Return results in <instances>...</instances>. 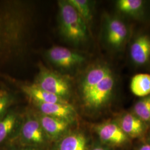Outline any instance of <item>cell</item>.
<instances>
[{"mask_svg": "<svg viewBox=\"0 0 150 150\" xmlns=\"http://www.w3.org/2000/svg\"><path fill=\"white\" fill-rule=\"evenodd\" d=\"M91 150H108V149L102 146H96L93 148Z\"/></svg>", "mask_w": 150, "mask_h": 150, "instance_id": "cell-21", "label": "cell"}, {"mask_svg": "<svg viewBox=\"0 0 150 150\" xmlns=\"http://www.w3.org/2000/svg\"><path fill=\"white\" fill-rule=\"evenodd\" d=\"M86 139L79 132L70 133L65 135L59 141L58 150H86Z\"/></svg>", "mask_w": 150, "mask_h": 150, "instance_id": "cell-14", "label": "cell"}, {"mask_svg": "<svg viewBox=\"0 0 150 150\" xmlns=\"http://www.w3.org/2000/svg\"><path fill=\"white\" fill-rule=\"evenodd\" d=\"M35 84L43 90L64 100L70 95L71 87L69 81L46 69L41 70Z\"/></svg>", "mask_w": 150, "mask_h": 150, "instance_id": "cell-3", "label": "cell"}, {"mask_svg": "<svg viewBox=\"0 0 150 150\" xmlns=\"http://www.w3.org/2000/svg\"><path fill=\"white\" fill-rule=\"evenodd\" d=\"M13 101V97L6 90H0V119L7 112V109Z\"/></svg>", "mask_w": 150, "mask_h": 150, "instance_id": "cell-19", "label": "cell"}, {"mask_svg": "<svg viewBox=\"0 0 150 150\" xmlns=\"http://www.w3.org/2000/svg\"><path fill=\"white\" fill-rule=\"evenodd\" d=\"M134 112L142 121H150V95L145 97L134 105Z\"/></svg>", "mask_w": 150, "mask_h": 150, "instance_id": "cell-17", "label": "cell"}, {"mask_svg": "<svg viewBox=\"0 0 150 150\" xmlns=\"http://www.w3.org/2000/svg\"><path fill=\"white\" fill-rule=\"evenodd\" d=\"M115 86V79L111 71L102 80L82 93V99L86 107L97 109L102 107L112 96Z\"/></svg>", "mask_w": 150, "mask_h": 150, "instance_id": "cell-2", "label": "cell"}, {"mask_svg": "<svg viewBox=\"0 0 150 150\" xmlns=\"http://www.w3.org/2000/svg\"><path fill=\"white\" fill-rule=\"evenodd\" d=\"M130 88L135 96L146 97L150 95V75L139 74L134 76L131 81Z\"/></svg>", "mask_w": 150, "mask_h": 150, "instance_id": "cell-15", "label": "cell"}, {"mask_svg": "<svg viewBox=\"0 0 150 150\" xmlns=\"http://www.w3.org/2000/svg\"><path fill=\"white\" fill-rule=\"evenodd\" d=\"M47 57L53 64L62 68H71L85 61L82 55L61 46L50 48L47 51Z\"/></svg>", "mask_w": 150, "mask_h": 150, "instance_id": "cell-6", "label": "cell"}, {"mask_svg": "<svg viewBox=\"0 0 150 150\" xmlns=\"http://www.w3.org/2000/svg\"><path fill=\"white\" fill-rule=\"evenodd\" d=\"M60 31L66 40L74 43L87 38L86 22L68 1H59Z\"/></svg>", "mask_w": 150, "mask_h": 150, "instance_id": "cell-1", "label": "cell"}, {"mask_svg": "<svg viewBox=\"0 0 150 150\" xmlns=\"http://www.w3.org/2000/svg\"><path fill=\"white\" fill-rule=\"evenodd\" d=\"M130 56L134 64L143 65L150 59V38L146 35L138 36L132 43Z\"/></svg>", "mask_w": 150, "mask_h": 150, "instance_id": "cell-10", "label": "cell"}, {"mask_svg": "<svg viewBox=\"0 0 150 150\" xmlns=\"http://www.w3.org/2000/svg\"><path fill=\"white\" fill-rule=\"evenodd\" d=\"M21 88L22 91L30 97L35 103H52L67 102L64 98L43 90L35 83L23 85L21 86Z\"/></svg>", "mask_w": 150, "mask_h": 150, "instance_id": "cell-11", "label": "cell"}, {"mask_svg": "<svg viewBox=\"0 0 150 150\" xmlns=\"http://www.w3.org/2000/svg\"><path fill=\"white\" fill-rule=\"evenodd\" d=\"M11 150H38L35 147H30L26 149H12Z\"/></svg>", "mask_w": 150, "mask_h": 150, "instance_id": "cell-22", "label": "cell"}, {"mask_svg": "<svg viewBox=\"0 0 150 150\" xmlns=\"http://www.w3.org/2000/svg\"><path fill=\"white\" fill-rule=\"evenodd\" d=\"M120 126L128 137L137 138L145 132L144 122L134 114L127 113L121 118Z\"/></svg>", "mask_w": 150, "mask_h": 150, "instance_id": "cell-12", "label": "cell"}, {"mask_svg": "<svg viewBox=\"0 0 150 150\" xmlns=\"http://www.w3.org/2000/svg\"><path fill=\"white\" fill-rule=\"evenodd\" d=\"M18 116L17 113L10 111L0 119V145L12 137L18 132Z\"/></svg>", "mask_w": 150, "mask_h": 150, "instance_id": "cell-13", "label": "cell"}, {"mask_svg": "<svg viewBox=\"0 0 150 150\" xmlns=\"http://www.w3.org/2000/svg\"><path fill=\"white\" fill-rule=\"evenodd\" d=\"M127 28L120 20L113 18L108 20L106 25L107 42L115 48H120L127 36Z\"/></svg>", "mask_w": 150, "mask_h": 150, "instance_id": "cell-9", "label": "cell"}, {"mask_svg": "<svg viewBox=\"0 0 150 150\" xmlns=\"http://www.w3.org/2000/svg\"><path fill=\"white\" fill-rule=\"evenodd\" d=\"M116 4L120 11L126 14L134 15L141 10L144 2L141 0H120Z\"/></svg>", "mask_w": 150, "mask_h": 150, "instance_id": "cell-16", "label": "cell"}, {"mask_svg": "<svg viewBox=\"0 0 150 150\" xmlns=\"http://www.w3.org/2000/svg\"><path fill=\"white\" fill-rule=\"evenodd\" d=\"M68 2L75 8L85 21L91 20L92 14L90 1L86 0H68Z\"/></svg>", "mask_w": 150, "mask_h": 150, "instance_id": "cell-18", "label": "cell"}, {"mask_svg": "<svg viewBox=\"0 0 150 150\" xmlns=\"http://www.w3.org/2000/svg\"><path fill=\"white\" fill-rule=\"evenodd\" d=\"M95 131L103 142L107 145L120 146L129 141L128 136L124 133L117 123L107 122L97 125Z\"/></svg>", "mask_w": 150, "mask_h": 150, "instance_id": "cell-5", "label": "cell"}, {"mask_svg": "<svg viewBox=\"0 0 150 150\" xmlns=\"http://www.w3.org/2000/svg\"><path fill=\"white\" fill-rule=\"evenodd\" d=\"M47 137L56 139L62 136L67 131L71 123L62 119L41 115L38 118Z\"/></svg>", "mask_w": 150, "mask_h": 150, "instance_id": "cell-8", "label": "cell"}, {"mask_svg": "<svg viewBox=\"0 0 150 150\" xmlns=\"http://www.w3.org/2000/svg\"><path fill=\"white\" fill-rule=\"evenodd\" d=\"M42 114L73 122L77 116L75 108L68 102L42 103H35Z\"/></svg>", "mask_w": 150, "mask_h": 150, "instance_id": "cell-7", "label": "cell"}, {"mask_svg": "<svg viewBox=\"0 0 150 150\" xmlns=\"http://www.w3.org/2000/svg\"><path fill=\"white\" fill-rule=\"evenodd\" d=\"M18 131L20 141L30 146L42 145L46 142L47 136L38 118L28 115Z\"/></svg>", "mask_w": 150, "mask_h": 150, "instance_id": "cell-4", "label": "cell"}, {"mask_svg": "<svg viewBox=\"0 0 150 150\" xmlns=\"http://www.w3.org/2000/svg\"><path fill=\"white\" fill-rule=\"evenodd\" d=\"M149 142H150V137H149Z\"/></svg>", "mask_w": 150, "mask_h": 150, "instance_id": "cell-23", "label": "cell"}, {"mask_svg": "<svg viewBox=\"0 0 150 150\" xmlns=\"http://www.w3.org/2000/svg\"><path fill=\"white\" fill-rule=\"evenodd\" d=\"M139 150H150V144H145L141 146Z\"/></svg>", "mask_w": 150, "mask_h": 150, "instance_id": "cell-20", "label": "cell"}]
</instances>
